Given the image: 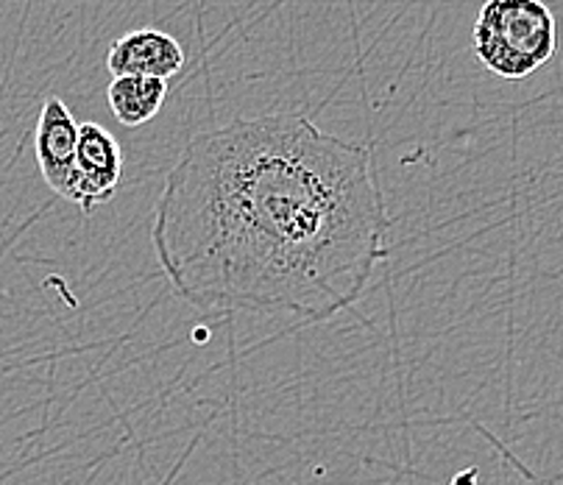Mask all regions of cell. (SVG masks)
<instances>
[{
	"mask_svg": "<svg viewBox=\"0 0 563 485\" xmlns=\"http://www.w3.org/2000/svg\"><path fill=\"white\" fill-rule=\"evenodd\" d=\"M168 98V81L151 76H114L107 87V101L123 126H143L156 118Z\"/></svg>",
	"mask_w": 563,
	"mask_h": 485,
	"instance_id": "obj_6",
	"label": "cell"
},
{
	"mask_svg": "<svg viewBox=\"0 0 563 485\" xmlns=\"http://www.w3.org/2000/svg\"><path fill=\"white\" fill-rule=\"evenodd\" d=\"M78 185L76 201L81 212H92L96 207L107 205L118 190L120 174H123V154L120 143L101 123L85 120L78 123Z\"/></svg>",
	"mask_w": 563,
	"mask_h": 485,
	"instance_id": "obj_4",
	"label": "cell"
},
{
	"mask_svg": "<svg viewBox=\"0 0 563 485\" xmlns=\"http://www.w3.org/2000/svg\"><path fill=\"white\" fill-rule=\"evenodd\" d=\"M558 25L544 0H486L474 23V54L494 76L528 78L555 56Z\"/></svg>",
	"mask_w": 563,
	"mask_h": 485,
	"instance_id": "obj_2",
	"label": "cell"
},
{
	"mask_svg": "<svg viewBox=\"0 0 563 485\" xmlns=\"http://www.w3.org/2000/svg\"><path fill=\"white\" fill-rule=\"evenodd\" d=\"M107 67L112 76H151L165 78L185 67V48L179 40L159 29L129 31L112 43L107 54Z\"/></svg>",
	"mask_w": 563,
	"mask_h": 485,
	"instance_id": "obj_5",
	"label": "cell"
},
{
	"mask_svg": "<svg viewBox=\"0 0 563 485\" xmlns=\"http://www.w3.org/2000/svg\"><path fill=\"white\" fill-rule=\"evenodd\" d=\"M34 154L40 174L48 181L51 190L73 205L78 185V120L73 118L62 98H45L43 112L36 120Z\"/></svg>",
	"mask_w": 563,
	"mask_h": 485,
	"instance_id": "obj_3",
	"label": "cell"
},
{
	"mask_svg": "<svg viewBox=\"0 0 563 485\" xmlns=\"http://www.w3.org/2000/svg\"><path fill=\"white\" fill-rule=\"evenodd\" d=\"M390 227L366 143L305 114H263L187 143L156 198L151 246L198 310L321 323L363 296Z\"/></svg>",
	"mask_w": 563,
	"mask_h": 485,
	"instance_id": "obj_1",
	"label": "cell"
}]
</instances>
